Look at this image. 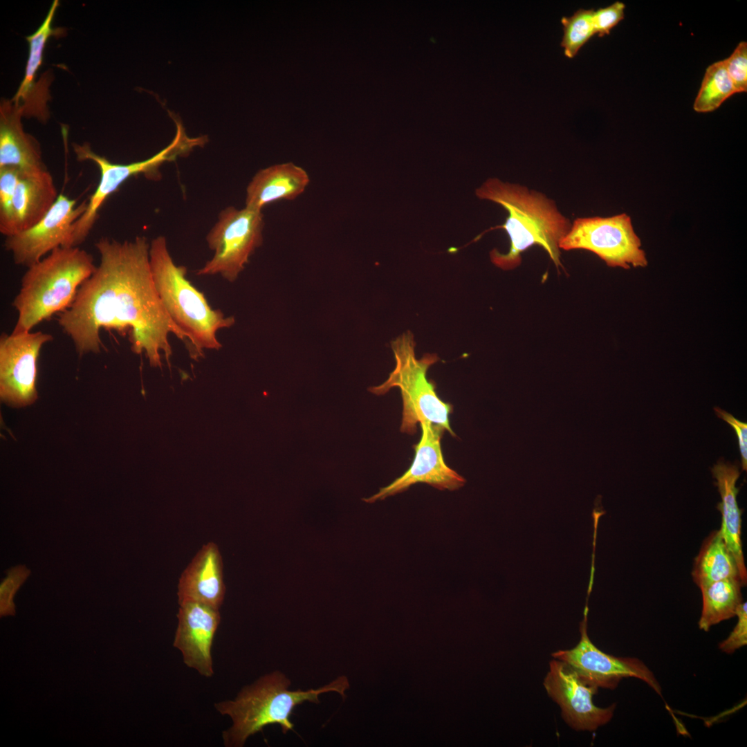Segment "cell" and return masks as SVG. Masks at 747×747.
<instances>
[{
  "mask_svg": "<svg viewBox=\"0 0 747 747\" xmlns=\"http://www.w3.org/2000/svg\"><path fill=\"white\" fill-rule=\"evenodd\" d=\"M95 246L100 263L79 288L57 322L80 356L99 353L101 329L129 330L131 351L145 353L149 364L161 367V353L169 364L170 333L187 338L173 322L156 289L149 262L150 243L144 236L118 241L103 237Z\"/></svg>",
  "mask_w": 747,
  "mask_h": 747,
  "instance_id": "cell-1",
  "label": "cell"
},
{
  "mask_svg": "<svg viewBox=\"0 0 747 747\" xmlns=\"http://www.w3.org/2000/svg\"><path fill=\"white\" fill-rule=\"evenodd\" d=\"M476 195L500 205L508 212L504 224L490 228L504 229L510 239L507 252L501 253L496 248L490 251L494 265L504 270L515 269L522 263V254L539 245L557 268L562 267L559 244L571 222L558 210L553 200L526 186L495 178L485 181L476 190Z\"/></svg>",
  "mask_w": 747,
  "mask_h": 747,
  "instance_id": "cell-2",
  "label": "cell"
},
{
  "mask_svg": "<svg viewBox=\"0 0 747 747\" xmlns=\"http://www.w3.org/2000/svg\"><path fill=\"white\" fill-rule=\"evenodd\" d=\"M96 267L87 251L62 246L27 268L12 302L18 313L12 333L31 331L40 322L66 310Z\"/></svg>",
  "mask_w": 747,
  "mask_h": 747,
  "instance_id": "cell-3",
  "label": "cell"
},
{
  "mask_svg": "<svg viewBox=\"0 0 747 747\" xmlns=\"http://www.w3.org/2000/svg\"><path fill=\"white\" fill-rule=\"evenodd\" d=\"M149 262L160 301L187 336L191 357L201 356L204 349H220L216 333L231 327L235 322L234 317H225L220 310L210 307L204 294L187 279V268L174 261L164 236L151 241Z\"/></svg>",
  "mask_w": 747,
  "mask_h": 747,
  "instance_id": "cell-4",
  "label": "cell"
},
{
  "mask_svg": "<svg viewBox=\"0 0 747 747\" xmlns=\"http://www.w3.org/2000/svg\"><path fill=\"white\" fill-rule=\"evenodd\" d=\"M290 681L282 673L274 672L242 689L234 699L216 703V710L232 721V726L223 733L224 745L243 746L250 736L270 724H279L285 734L293 729L290 717L296 706L305 701L318 703L320 694L328 692H337L344 697L349 687L345 676L315 690L290 691Z\"/></svg>",
  "mask_w": 747,
  "mask_h": 747,
  "instance_id": "cell-5",
  "label": "cell"
},
{
  "mask_svg": "<svg viewBox=\"0 0 747 747\" xmlns=\"http://www.w3.org/2000/svg\"><path fill=\"white\" fill-rule=\"evenodd\" d=\"M396 365L388 378L381 385L369 388L376 395H383L391 388L400 391L403 400L400 430L414 434L418 423L428 421L443 427L452 436L455 434L450 424L452 406L441 399L436 385L427 379L429 368L439 361L436 353H425L417 358L413 333L407 331L391 342Z\"/></svg>",
  "mask_w": 747,
  "mask_h": 747,
  "instance_id": "cell-6",
  "label": "cell"
},
{
  "mask_svg": "<svg viewBox=\"0 0 747 747\" xmlns=\"http://www.w3.org/2000/svg\"><path fill=\"white\" fill-rule=\"evenodd\" d=\"M177 131L172 142L153 156L128 164L115 163L94 152L89 143L73 144V149L79 161H92L100 173L98 185L86 202V210L74 224L68 247H79L88 237L95 225L99 211L107 199L132 177L142 175L150 181L161 178L160 167L166 162L187 155L194 147H202L206 136L189 138L181 124L176 122Z\"/></svg>",
  "mask_w": 747,
  "mask_h": 747,
  "instance_id": "cell-7",
  "label": "cell"
},
{
  "mask_svg": "<svg viewBox=\"0 0 747 747\" xmlns=\"http://www.w3.org/2000/svg\"><path fill=\"white\" fill-rule=\"evenodd\" d=\"M262 211L229 206L221 211L206 236L213 257L196 272L199 276L220 275L234 282L251 255L263 241Z\"/></svg>",
  "mask_w": 747,
  "mask_h": 747,
  "instance_id": "cell-8",
  "label": "cell"
},
{
  "mask_svg": "<svg viewBox=\"0 0 747 747\" xmlns=\"http://www.w3.org/2000/svg\"><path fill=\"white\" fill-rule=\"evenodd\" d=\"M560 250H589L608 266L629 269L645 267L647 260L635 233L631 219L625 213L609 217L577 218L561 239Z\"/></svg>",
  "mask_w": 747,
  "mask_h": 747,
  "instance_id": "cell-9",
  "label": "cell"
},
{
  "mask_svg": "<svg viewBox=\"0 0 747 747\" xmlns=\"http://www.w3.org/2000/svg\"><path fill=\"white\" fill-rule=\"evenodd\" d=\"M587 608L580 624V639L577 645L559 650L553 657L569 665L587 685L614 690L625 678L634 677L647 683L662 697V689L653 672L640 660L634 657H616L597 648L587 633Z\"/></svg>",
  "mask_w": 747,
  "mask_h": 747,
  "instance_id": "cell-10",
  "label": "cell"
},
{
  "mask_svg": "<svg viewBox=\"0 0 747 747\" xmlns=\"http://www.w3.org/2000/svg\"><path fill=\"white\" fill-rule=\"evenodd\" d=\"M53 340L42 331L3 333L0 338V397L21 407L37 398V360L44 344Z\"/></svg>",
  "mask_w": 747,
  "mask_h": 747,
  "instance_id": "cell-11",
  "label": "cell"
},
{
  "mask_svg": "<svg viewBox=\"0 0 747 747\" xmlns=\"http://www.w3.org/2000/svg\"><path fill=\"white\" fill-rule=\"evenodd\" d=\"M86 201L60 193L47 213L30 228L5 239L3 246L15 264L28 268L53 250L68 247L74 224L86 210Z\"/></svg>",
  "mask_w": 747,
  "mask_h": 747,
  "instance_id": "cell-12",
  "label": "cell"
},
{
  "mask_svg": "<svg viewBox=\"0 0 747 747\" xmlns=\"http://www.w3.org/2000/svg\"><path fill=\"white\" fill-rule=\"evenodd\" d=\"M422 432L418 443L414 445V456L410 467L400 477L388 486L381 488L373 496L363 499L367 503L382 500L401 493L416 483H426L440 490H456L463 487L466 480L445 463L441 441L446 431L443 427L424 421L420 423Z\"/></svg>",
  "mask_w": 747,
  "mask_h": 747,
  "instance_id": "cell-13",
  "label": "cell"
},
{
  "mask_svg": "<svg viewBox=\"0 0 747 747\" xmlns=\"http://www.w3.org/2000/svg\"><path fill=\"white\" fill-rule=\"evenodd\" d=\"M543 685L548 696L561 708L565 722L576 730L593 731L613 717L616 704L600 708L593 703L598 689L585 684L566 663L555 659Z\"/></svg>",
  "mask_w": 747,
  "mask_h": 747,
  "instance_id": "cell-14",
  "label": "cell"
},
{
  "mask_svg": "<svg viewBox=\"0 0 747 747\" xmlns=\"http://www.w3.org/2000/svg\"><path fill=\"white\" fill-rule=\"evenodd\" d=\"M179 605L174 646L187 667L210 677L214 674L211 649L221 620L219 609L194 602Z\"/></svg>",
  "mask_w": 747,
  "mask_h": 747,
  "instance_id": "cell-15",
  "label": "cell"
},
{
  "mask_svg": "<svg viewBox=\"0 0 747 747\" xmlns=\"http://www.w3.org/2000/svg\"><path fill=\"white\" fill-rule=\"evenodd\" d=\"M23 110L11 99L0 104V168L12 167L22 174L47 170L40 144L25 131Z\"/></svg>",
  "mask_w": 747,
  "mask_h": 747,
  "instance_id": "cell-16",
  "label": "cell"
},
{
  "mask_svg": "<svg viewBox=\"0 0 747 747\" xmlns=\"http://www.w3.org/2000/svg\"><path fill=\"white\" fill-rule=\"evenodd\" d=\"M225 593L222 557L218 546L208 542L198 551L179 578L178 604L194 602L219 609Z\"/></svg>",
  "mask_w": 747,
  "mask_h": 747,
  "instance_id": "cell-17",
  "label": "cell"
},
{
  "mask_svg": "<svg viewBox=\"0 0 747 747\" xmlns=\"http://www.w3.org/2000/svg\"><path fill=\"white\" fill-rule=\"evenodd\" d=\"M309 182L306 171L293 163L261 169L246 187L245 207L262 211L275 201L294 200L305 191Z\"/></svg>",
  "mask_w": 747,
  "mask_h": 747,
  "instance_id": "cell-18",
  "label": "cell"
},
{
  "mask_svg": "<svg viewBox=\"0 0 747 747\" xmlns=\"http://www.w3.org/2000/svg\"><path fill=\"white\" fill-rule=\"evenodd\" d=\"M58 6L59 1H53L43 23L35 33L26 37L29 50L25 74L11 99L21 107L24 116L35 117L42 122H46L49 115L46 108L48 91L39 90L44 86L42 84L37 86L35 77L42 64L44 50L48 39L57 33V29L52 28L51 25Z\"/></svg>",
  "mask_w": 747,
  "mask_h": 747,
  "instance_id": "cell-19",
  "label": "cell"
},
{
  "mask_svg": "<svg viewBox=\"0 0 747 747\" xmlns=\"http://www.w3.org/2000/svg\"><path fill=\"white\" fill-rule=\"evenodd\" d=\"M711 472L716 479L715 484L721 499L717 505L721 514L719 530L726 546L736 560L741 582L746 586L747 570L741 540V510L737 501L739 488L736 483L740 471L737 465L720 461L713 466Z\"/></svg>",
  "mask_w": 747,
  "mask_h": 747,
  "instance_id": "cell-20",
  "label": "cell"
},
{
  "mask_svg": "<svg viewBox=\"0 0 747 747\" xmlns=\"http://www.w3.org/2000/svg\"><path fill=\"white\" fill-rule=\"evenodd\" d=\"M58 195L48 169L33 174L19 172L13 199L12 235L37 223L50 210Z\"/></svg>",
  "mask_w": 747,
  "mask_h": 747,
  "instance_id": "cell-21",
  "label": "cell"
},
{
  "mask_svg": "<svg viewBox=\"0 0 747 747\" xmlns=\"http://www.w3.org/2000/svg\"><path fill=\"white\" fill-rule=\"evenodd\" d=\"M692 575L699 588L724 578L741 580L736 560L719 529L712 531L702 543L694 560Z\"/></svg>",
  "mask_w": 747,
  "mask_h": 747,
  "instance_id": "cell-22",
  "label": "cell"
},
{
  "mask_svg": "<svg viewBox=\"0 0 747 747\" xmlns=\"http://www.w3.org/2000/svg\"><path fill=\"white\" fill-rule=\"evenodd\" d=\"M739 578H728L700 587L702 594V611L699 627L705 631L721 621L736 616L741 604V587Z\"/></svg>",
  "mask_w": 747,
  "mask_h": 747,
  "instance_id": "cell-23",
  "label": "cell"
},
{
  "mask_svg": "<svg viewBox=\"0 0 747 747\" xmlns=\"http://www.w3.org/2000/svg\"><path fill=\"white\" fill-rule=\"evenodd\" d=\"M735 93L724 60L714 62L706 71L694 102V110L699 113L713 111Z\"/></svg>",
  "mask_w": 747,
  "mask_h": 747,
  "instance_id": "cell-24",
  "label": "cell"
},
{
  "mask_svg": "<svg viewBox=\"0 0 747 747\" xmlns=\"http://www.w3.org/2000/svg\"><path fill=\"white\" fill-rule=\"evenodd\" d=\"M593 12V9L580 8L571 16L562 17L563 35L560 46L566 57L573 58L595 35L592 23Z\"/></svg>",
  "mask_w": 747,
  "mask_h": 747,
  "instance_id": "cell-25",
  "label": "cell"
},
{
  "mask_svg": "<svg viewBox=\"0 0 747 747\" xmlns=\"http://www.w3.org/2000/svg\"><path fill=\"white\" fill-rule=\"evenodd\" d=\"M19 177L17 169L0 168V232L6 237L14 234L13 199Z\"/></svg>",
  "mask_w": 747,
  "mask_h": 747,
  "instance_id": "cell-26",
  "label": "cell"
},
{
  "mask_svg": "<svg viewBox=\"0 0 747 747\" xmlns=\"http://www.w3.org/2000/svg\"><path fill=\"white\" fill-rule=\"evenodd\" d=\"M30 574V571L25 565H17L6 571L0 585L1 616L15 614L14 596Z\"/></svg>",
  "mask_w": 747,
  "mask_h": 747,
  "instance_id": "cell-27",
  "label": "cell"
},
{
  "mask_svg": "<svg viewBox=\"0 0 747 747\" xmlns=\"http://www.w3.org/2000/svg\"><path fill=\"white\" fill-rule=\"evenodd\" d=\"M736 93L747 91V43L741 42L732 53L723 59Z\"/></svg>",
  "mask_w": 747,
  "mask_h": 747,
  "instance_id": "cell-28",
  "label": "cell"
},
{
  "mask_svg": "<svg viewBox=\"0 0 747 747\" xmlns=\"http://www.w3.org/2000/svg\"><path fill=\"white\" fill-rule=\"evenodd\" d=\"M625 9L624 3L616 1L605 8L593 10L592 23L595 35L598 37L609 35L611 29L623 19Z\"/></svg>",
  "mask_w": 747,
  "mask_h": 747,
  "instance_id": "cell-29",
  "label": "cell"
},
{
  "mask_svg": "<svg viewBox=\"0 0 747 747\" xmlns=\"http://www.w3.org/2000/svg\"><path fill=\"white\" fill-rule=\"evenodd\" d=\"M736 616L738 620L732 632L726 639L719 645V648L726 654H732L747 644V609L746 602H742L737 609Z\"/></svg>",
  "mask_w": 747,
  "mask_h": 747,
  "instance_id": "cell-30",
  "label": "cell"
},
{
  "mask_svg": "<svg viewBox=\"0 0 747 747\" xmlns=\"http://www.w3.org/2000/svg\"><path fill=\"white\" fill-rule=\"evenodd\" d=\"M714 411L718 417L725 421L735 430L738 439V444L741 456V466L743 470L747 469V424L735 418L731 414L714 407Z\"/></svg>",
  "mask_w": 747,
  "mask_h": 747,
  "instance_id": "cell-31",
  "label": "cell"
}]
</instances>
